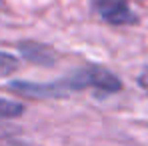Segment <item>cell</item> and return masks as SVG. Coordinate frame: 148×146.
<instances>
[{
  "label": "cell",
  "instance_id": "1",
  "mask_svg": "<svg viewBox=\"0 0 148 146\" xmlns=\"http://www.w3.org/2000/svg\"><path fill=\"white\" fill-rule=\"evenodd\" d=\"M8 88L16 94L28 98H62L70 92L82 90H94L96 94H114L122 90V82L114 72L108 68L90 64L84 68L72 70L62 78H56L52 82H12Z\"/></svg>",
  "mask_w": 148,
  "mask_h": 146
},
{
  "label": "cell",
  "instance_id": "2",
  "mask_svg": "<svg viewBox=\"0 0 148 146\" xmlns=\"http://www.w3.org/2000/svg\"><path fill=\"white\" fill-rule=\"evenodd\" d=\"M92 10L112 26H130L138 22V14L126 0H92Z\"/></svg>",
  "mask_w": 148,
  "mask_h": 146
},
{
  "label": "cell",
  "instance_id": "3",
  "mask_svg": "<svg viewBox=\"0 0 148 146\" xmlns=\"http://www.w3.org/2000/svg\"><path fill=\"white\" fill-rule=\"evenodd\" d=\"M20 52L26 60L36 62V64H50L54 62V52L48 46H40L36 42H22L20 44Z\"/></svg>",
  "mask_w": 148,
  "mask_h": 146
},
{
  "label": "cell",
  "instance_id": "4",
  "mask_svg": "<svg viewBox=\"0 0 148 146\" xmlns=\"http://www.w3.org/2000/svg\"><path fill=\"white\" fill-rule=\"evenodd\" d=\"M24 114V104L10 100V98H0V120L8 118H18Z\"/></svg>",
  "mask_w": 148,
  "mask_h": 146
},
{
  "label": "cell",
  "instance_id": "5",
  "mask_svg": "<svg viewBox=\"0 0 148 146\" xmlns=\"http://www.w3.org/2000/svg\"><path fill=\"white\" fill-rule=\"evenodd\" d=\"M18 68H20V60H18V56L0 50V78H8V76H12L14 72H18Z\"/></svg>",
  "mask_w": 148,
  "mask_h": 146
},
{
  "label": "cell",
  "instance_id": "6",
  "mask_svg": "<svg viewBox=\"0 0 148 146\" xmlns=\"http://www.w3.org/2000/svg\"><path fill=\"white\" fill-rule=\"evenodd\" d=\"M138 86H140V88L148 94V66L140 72V76H138Z\"/></svg>",
  "mask_w": 148,
  "mask_h": 146
}]
</instances>
